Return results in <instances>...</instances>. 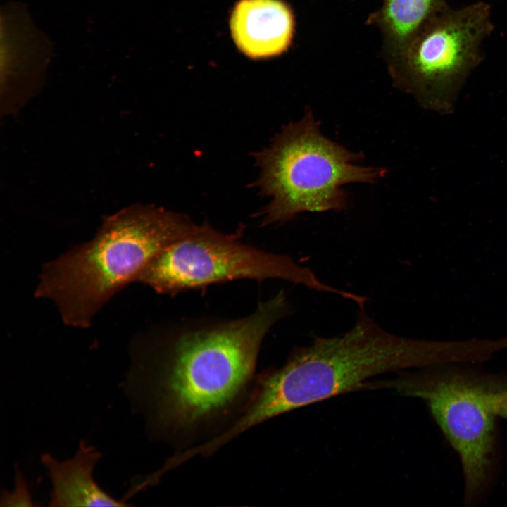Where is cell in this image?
<instances>
[{
    "instance_id": "1",
    "label": "cell",
    "mask_w": 507,
    "mask_h": 507,
    "mask_svg": "<svg viewBox=\"0 0 507 507\" xmlns=\"http://www.w3.org/2000/svg\"><path fill=\"white\" fill-rule=\"evenodd\" d=\"M291 310L280 291L243 318L185 320L137 334L126 389L151 437L177 452L227 429L251 393L265 335Z\"/></svg>"
},
{
    "instance_id": "11",
    "label": "cell",
    "mask_w": 507,
    "mask_h": 507,
    "mask_svg": "<svg viewBox=\"0 0 507 507\" xmlns=\"http://www.w3.org/2000/svg\"><path fill=\"white\" fill-rule=\"evenodd\" d=\"M1 506H33V502L27 480L22 472H15V484L12 490H4L0 498Z\"/></svg>"
},
{
    "instance_id": "7",
    "label": "cell",
    "mask_w": 507,
    "mask_h": 507,
    "mask_svg": "<svg viewBox=\"0 0 507 507\" xmlns=\"http://www.w3.org/2000/svg\"><path fill=\"white\" fill-rule=\"evenodd\" d=\"M383 386L427 401L437 423L461 458L468 496L482 486L489 466L493 417L487 391L458 381L417 383L409 377Z\"/></svg>"
},
{
    "instance_id": "8",
    "label": "cell",
    "mask_w": 507,
    "mask_h": 507,
    "mask_svg": "<svg viewBox=\"0 0 507 507\" xmlns=\"http://www.w3.org/2000/svg\"><path fill=\"white\" fill-rule=\"evenodd\" d=\"M230 25L237 46L252 58L280 54L293 31L291 12L279 0H242L234 9Z\"/></svg>"
},
{
    "instance_id": "3",
    "label": "cell",
    "mask_w": 507,
    "mask_h": 507,
    "mask_svg": "<svg viewBox=\"0 0 507 507\" xmlns=\"http://www.w3.org/2000/svg\"><path fill=\"white\" fill-rule=\"evenodd\" d=\"M198 226L185 215L152 205L122 209L106 216L92 239L45 263L35 296L50 301L65 325L89 328L153 258Z\"/></svg>"
},
{
    "instance_id": "4",
    "label": "cell",
    "mask_w": 507,
    "mask_h": 507,
    "mask_svg": "<svg viewBox=\"0 0 507 507\" xmlns=\"http://www.w3.org/2000/svg\"><path fill=\"white\" fill-rule=\"evenodd\" d=\"M362 158L328 139L311 110L284 126L270 144L256 154V185L270 201L261 213L265 225L283 223L303 211H339L350 183H373L385 169L356 164Z\"/></svg>"
},
{
    "instance_id": "10",
    "label": "cell",
    "mask_w": 507,
    "mask_h": 507,
    "mask_svg": "<svg viewBox=\"0 0 507 507\" xmlns=\"http://www.w3.org/2000/svg\"><path fill=\"white\" fill-rule=\"evenodd\" d=\"M448 6L446 0H387L384 19L397 37L406 38Z\"/></svg>"
},
{
    "instance_id": "5",
    "label": "cell",
    "mask_w": 507,
    "mask_h": 507,
    "mask_svg": "<svg viewBox=\"0 0 507 507\" xmlns=\"http://www.w3.org/2000/svg\"><path fill=\"white\" fill-rule=\"evenodd\" d=\"M239 279H280L345 299L351 296L350 292L324 283L290 256L244 244L237 234L222 233L207 223L158 254L134 282L158 294L175 295Z\"/></svg>"
},
{
    "instance_id": "9",
    "label": "cell",
    "mask_w": 507,
    "mask_h": 507,
    "mask_svg": "<svg viewBox=\"0 0 507 507\" xmlns=\"http://www.w3.org/2000/svg\"><path fill=\"white\" fill-rule=\"evenodd\" d=\"M101 457L95 447L85 441L80 442L75 455L58 461L49 453L41 457L46 468L52 488L50 506H125L124 500H117L96 482L93 471Z\"/></svg>"
},
{
    "instance_id": "6",
    "label": "cell",
    "mask_w": 507,
    "mask_h": 507,
    "mask_svg": "<svg viewBox=\"0 0 507 507\" xmlns=\"http://www.w3.org/2000/svg\"><path fill=\"white\" fill-rule=\"evenodd\" d=\"M491 13L484 1L448 6L419 30L409 54L408 86L423 108L453 112L459 92L483 59L482 43L494 30Z\"/></svg>"
},
{
    "instance_id": "12",
    "label": "cell",
    "mask_w": 507,
    "mask_h": 507,
    "mask_svg": "<svg viewBox=\"0 0 507 507\" xmlns=\"http://www.w3.org/2000/svg\"><path fill=\"white\" fill-rule=\"evenodd\" d=\"M487 402L494 413L507 419V389L487 391Z\"/></svg>"
},
{
    "instance_id": "2",
    "label": "cell",
    "mask_w": 507,
    "mask_h": 507,
    "mask_svg": "<svg viewBox=\"0 0 507 507\" xmlns=\"http://www.w3.org/2000/svg\"><path fill=\"white\" fill-rule=\"evenodd\" d=\"M443 341L397 336L358 308L353 327L334 337H316L297 346L284 364L256 375L248 405L262 423L279 415L367 387L366 380L388 372L442 364Z\"/></svg>"
}]
</instances>
